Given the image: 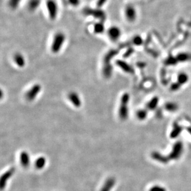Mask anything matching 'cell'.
Returning a JSON list of instances; mask_svg holds the SVG:
<instances>
[{"instance_id": "cell-1", "label": "cell", "mask_w": 191, "mask_h": 191, "mask_svg": "<svg viewBox=\"0 0 191 191\" xmlns=\"http://www.w3.org/2000/svg\"><path fill=\"white\" fill-rule=\"evenodd\" d=\"M119 53L116 49L109 50L103 57L102 73L106 78H110L113 74V66L111 64L112 59L114 58Z\"/></svg>"}, {"instance_id": "cell-2", "label": "cell", "mask_w": 191, "mask_h": 191, "mask_svg": "<svg viewBox=\"0 0 191 191\" xmlns=\"http://www.w3.org/2000/svg\"><path fill=\"white\" fill-rule=\"evenodd\" d=\"M66 37L63 32H58L54 35L53 38L51 45V51L54 54H57L61 50L63 45L66 42Z\"/></svg>"}, {"instance_id": "cell-3", "label": "cell", "mask_w": 191, "mask_h": 191, "mask_svg": "<svg viewBox=\"0 0 191 191\" xmlns=\"http://www.w3.org/2000/svg\"><path fill=\"white\" fill-rule=\"evenodd\" d=\"M130 100L129 94L125 92L123 94L120 100V106L118 111V115L122 120H126L129 116L128 104Z\"/></svg>"}, {"instance_id": "cell-4", "label": "cell", "mask_w": 191, "mask_h": 191, "mask_svg": "<svg viewBox=\"0 0 191 191\" xmlns=\"http://www.w3.org/2000/svg\"><path fill=\"white\" fill-rule=\"evenodd\" d=\"M84 14L85 15L90 16L97 19L98 21L104 22L106 20V14L103 10L99 8H86L84 9Z\"/></svg>"}, {"instance_id": "cell-5", "label": "cell", "mask_w": 191, "mask_h": 191, "mask_svg": "<svg viewBox=\"0 0 191 191\" xmlns=\"http://www.w3.org/2000/svg\"><path fill=\"white\" fill-rule=\"evenodd\" d=\"M46 8L49 18L52 21H55L58 14V6L56 1L55 0H47Z\"/></svg>"}, {"instance_id": "cell-6", "label": "cell", "mask_w": 191, "mask_h": 191, "mask_svg": "<svg viewBox=\"0 0 191 191\" xmlns=\"http://www.w3.org/2000/svg\"><path fill=\"white\" fill-rule=\"evenodd\" d=\"M107 36L112 42H117L122 35V31L120 27L117 25H112L107 29Z\"/></svg>"}, {"instance_id": "cell-7", "label": "cell", "mask_w": 191, "mask_h": 191, "mask_svg": "<svg viewBox=\"0 0 191 191\" xmlns=\"http://www.w3.org/2000/svg\"><path fill=\"white\" fill-rule=\"evenodd\" d=\"M42 90V85L40 84H35L27 90L25 94V98L28 101H34Z\"/></svg>"}, {"instance_id": "cell-8", "label": "cell", "mask_w": 191, "mask_h": 191, "mask_svg": "<svg viewBox=\"0 0 191 191\" xmlns=\"http://www.w3.org/2000/svg\"><path fill=\"white\" fill-rule=\"evenodd\" d=\"M124 16L128 22L132 23L136 21L137 14V11L133 5L128 4L126 6L124 9Z\"/></svg>"}, {"instance_id": "cell-9", "label": "cell", "mask_w": 191, "mask_h": 191, "mask_svg": "<svg viewBox=\"0 0 191 191\" xmlns=\"http://www.w3.org/2000/svg\"><path fill=\"white\" fill-rule=\"evenodd\" d=\"M183 149L182 143L181 142H176L173 147V150L171 151V154L169 155V160L173 159L176 160L178 159L179 156L182 154V151Z\"/></svg>"}, {"instance_id": "cell-10", "label": "cell", "mask_w": 191, "mask_h": 191, "mask_svg": "<svg viewBox=\"0 0 191 191\" xmlns=\"http://www.w3.org/2000/svg\"><path fill=\"white\" fill-rule=\"evenodd\" d=\"M68 98L69 102L74 107L80 108L82 105V100L81 97L76 92L71 91L68 94Z\"/></svg>"}, {"instance_id": "cell-11", "label": "cell", "mask_w": 191, "mask_h": 191, "mask_svg": "<svg viewBox=\"0 0 191 191\" xmlns=\"http://www.w3.org/2000/svg\"><path fill=\"white\" fill-rule=\"evenodd\" d=\"M14 172L15 169L14 168H11L3 174L1 177V179H0V187H1V190H3L5 188L8 181L14 174Z\"/></svg>"}, {"instance_id": "cell-12", "label": "cell", "mask_w": 191, "mask_h": 191, "mask_svg": "<svg viewBox=\"0 0 191 191\" xmlns=\"http://www.w3.org/2000/svg\"><path fill=\"white\" fill-rule=\"evenodd\" d=\"M116 64L117 66L121 68L122 71L126 72L128 74H133L134 73V69L128 63L122 60H118L116 61Z\"/></svg>"}, {"instance_id": "cell-13", "label": "cell", "mask_w": 191, "mask_h": 191, "mask_svg": "<svg viewBox=\"0 0 191 191\" xmlns=\"http://www.w3.org/2000/svg\"><path fill=\"white\" fill-rule=\"evenodd\" d=\"M13 61L18 68H23L26 64V60L24 56L21 53H16L13 56Z\"/></svg>"}, {"instance_id": "cell-14", "label": "cell", "mask_w": 191, "mask_h": 191, "mask_svg": "<svg viewBox=\"0 0 191 191\" xmlns=\"http://www.w3.org/2000/svg\"><path fill=\"white\" fill-rule=\"evenodd\" d=\"M116 184V179L114 177H109L104 182L100 191H111Z\"/></svg>"}, {"instance_id": "cell-15", "label": "cell", "mask_w": 191, "mask_h": 191, "mask_svg": "<svg viewBox=\"0 0 191 191\" xmlns=\"http://www.w3.org/2000/svg\"><path fill=\"white\" fill-rule=\"evenodd\" d=\"M105 25L104 22L103 21H98L94 24L93 26V31L95 34L101 35L105 31Z\"/></svg>"}, {"instance_id": "cell-16", "label": "cell", "mask_w": 191, "mask_h": 191, "mask_svg": "<svg viewBox=\"0 0 191 191\" xmlns=\"http://www.w3.org/2000/svg\"><path fill=\"white\" fill-rule=\"evenodd\" d=\"M178 63H185L191 61V53L187 52L179 53L176 56Z\"/></svg>"}, {"instance_id": "cell-17", "label": "cell", "mask_w": 191, "mask_h": 191, "mask_svg": "<svg viewBox=\"0 0 191 191\" xmlns=\"http://www.w3.org/2000/svg\"><path fill=\"white\" fill-rule=\"evenodd\" d=\"M20 161L21 165L24 168H27L30 163L29 154L26 151H23L20 154Z\"/></svg>"}, {"instance_id": "cell-18", "label": "cell", "mask_w": 191, "mask_h": 191, "mask_svg": "<svg viewBox=\"0 0 191 191\" xmlns=\"http://www.w3.org/2000/svg\"><path fill=\"white\" fill-rule=\"evenodd\" d=\"M189 81V76L186 72H180L177 76V82L181 86L186 85Z\"/></svg>"}, {"instance_id": "cell-19", "label": "cell", "mask_w": 191, "mask_h": 191, "mask_svg": "<svg viewBox=\"0 0 191 191\" xmlns=\"http://www.w3.org/2000/svg\"><path fill=\"white\" fill-rule=\"evenodd\" d=\"M159 98L156 96H155L147 103V105H146L147 108L149 110H154L157 107L158 105H159Z\"/></svg>"}, {"instance_id": "cell-20", "label": "cell", "mask_w": 191, "mask_h": 191, "mask_svg": "<svg viewBox=\"0 0 191 191\" xmlns=\"http://www.w3.org/2000/svg\"><path fill=\"white\" fill-rule=\"evenodd\" d=\"M41 0H29L27 3L28 9L31 11H35L40 6Z\"/></svg>"}, {"instance_id": "cell-21", "label": "cell", "mask_w": 191, "mask_h": 191, "mask_svg": "<svg viewBox=\"0 0 191 191\" xmlns=\"http://www.w3.org/2000/svg\"><path fill=\"white\" fill-rule=\"evenodd\" d=\"M178 108V105L173 102H168L164 105V108H165L166 111L169 112H174L177 110Z\"/></svg>"}, {"instance_id": "cell-22", "label": "cell", "mask_w": 191, "mask_h": 191, "mask_svg": "<svg viewBox=\"0 0 191 191\" xmlns=\"http://www.w3.org/2000/svg\"><path fill=\"white\" fill-rule=\"evenodd\" d=\"M46 162H47V160H46V159L45 157H43V156L38 157V159L36 160L35 163V168L38 169H43L45 166Z\"/></svg>"}, {"instance_id": "cell-23", "label": "cell", "mask_w": 191, "mask_h": 191, "mask_svg": "<svg viewBox=\"0 0 191 191\" xmlns=\"http://www.w3.org/2000/svg\"><path fill=\"white\" fill-rule=\"evenodd\" d=\"M181 130L182 127H181L178 124L174 123L173 126V129L171 133V137H172V139L176 138L180 134V133H181Z\"/></svg>"}, {"instance_id": "cell-24", "label": "cell", "mask_w": 191, "mask_h": 191, "mask_svg": "<svg viewBox=\"0 0 191 191\" xmlns=\"http://www.w3.org/2000/svg\"><path fill=\"white\" fill-rule=\"evenodd\" d=\"M136 116L138 120H144L147 116V111L146 109H141L136 112Z\"/></svg>"}, {"instance_id": "cell-25", "label": "cell", "mask_w": 191, "mask_h": 191, "mask_svg": "<svg viewBox=\"0 0 191 191\" xmlns=\"http://www.w3.org/2000/svg\"><path fill=\"white\" fill-rule=\"evenodd\" d=\"M22 2V0H8V4L12 9H16Z\"/></svg>"}, {"instance_id": "cell-26", "label": "cell", "mask_w": 191, "mask_h": 191, "mask_svg": "<svg viewBox=\"0 0 191 191\" xmlns=\"http://www.w3.org/2000/svg\"><path fill=\"white\" fill-rule=\"evenodd\" d=\"M151 156H152L153 159L162 163H166L168 161V160L169 161L168 158H162L161 155L158 152H153L152 154H151Z\"/></svg>"}, {"instance_id": "cell-27", "label": "cell", "mask_w": 191, "mask_h": 191, "mask_svg": "<svg viewBox=\"0 0 191 191\" xmlns=\"http://www.w3.org/2000/svg\"><path fill=\"white\" fill-rule=\"evenodd\" d=\"M143 39L140 35H135L132 39V43L135 46H141L143 43Z\"/></svg>"}, {"instance_id": "cell-28", "label": "cell", "mask_w": 191, "mask_h": 191, "mask_svg": "<svg viewBox=\"0 0 191 191\" xmlns=\"http://www.w3.org/2000/svg\"><path fill=\"white\" fill-rule=\"evenodd\" d=\"M164 63H165V64H166L168 66H174L178 62H177L176 57L169 56L168 58H167L166 59V60H165V61H164Z\"/></svg>"}, {"instance_id": "cell-29", "label": "cell", "mask_w": 191, "mask_h": 191, "mask_svg": "<svg viewBox=\"0 0 191 191\" xmlns=\"http://www.w3.org/2000/svg\"><path fill=\"white\" fill-rule=\"evenodd\" d=\"M181 87H182L181 85L176 81V82H173L171 84L169 89L171 91H172V92H176V91H178L181 89Z\"/></svg>"}, {"instance_id": "cell-30", "label": "cell", "mask_w": 191, "mask_h": 191, "mask_svg": "<svg viewBox=\"0 0 191 191\" xmlns=\"http://www.w3.org/2000/svg\"><path fill=\"white\" fill-rule=\"evenodd\" d=\"M68 3L72 7H78L80 5L81 0H67Z\"/></svg>"}, {"instance_id": "cell-31", "label": "cell", "mask_w": 191, "mask_h": 191, "mask_svg": "<svg viewBox=\"0 0 191 191\" xmlns=\"http://www.w3.org/2000/svg\"><path fill=\"white\" fill-rule=\"evenodd\" d=\"M108 0H97L96 2V8L102 9L107 3Z\"/></svg>"}, {"instance_id": "cell-32", "label": "cell", "mask_w": 191, "mask_h": 191, "mask_svg": "<svg viewBox=\"0 0 191 191\" xmlns=\"http://www.w3.org/2000/svg\"><path fill=\"white\" fill-rule=\"evenodd\" d=\"M149 191H166V189L159 186H155L151 187Z\"/></svg>"}, {"instance_id": "cell-33", "label": "cell", "mask_w": 191, "mask_h": 191, "mask_svg": "<svg viewBox=\"0 0 191 191\" xmlns=\"http://www.w3.org/2000/svg\"><path fill=\"white\" fill-rule=\"evenodd\" d=\"M187 130L189 132V133L190 134V135H191V128H189L188 129H187Z\"/></svg>"}]
</instances>
